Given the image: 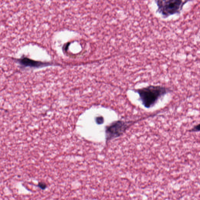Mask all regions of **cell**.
Segmentation results:
<instances>
[{"instance_id":"277c9868","label":"cell","mask_w":200,"mask_h":200,"mask_svg":"<svg viewBox=\"0 0 200 200\" xmlns=\"http://www.w3.org/2000/svg\"><path fill=\"white\" fill-rule=\"evenodd\" d=\"M20 63L21 65L25 66H29L31 67H38L43 65L42 63L39 62L38 61H35L29 59L27 58H24L19 60Z\"/></svg>"},{"instance_id":"5b68a950","label":"cell","mask_w":200,"mask_h":200,"mask_svg":"<svg viewBox=\"0 0 200 200\" xmlns=\"http://www.w3.org/2000/svg\"><path fill=\"white\" fill-rule=\"evenodd\" d=\"M97 122L98 124H101L104 122V119L102 117H99L97 119Z\"/></svg>"},{"instance_id":"7a4b0ae2","label":"cell","mask_w":200,"mask_h":200,"mask_svg":"<svg viewBox=\"0 0 200 200\" xmlns=\"http://www.w3.org/2000/svg\"><path fill=\"white\" fill-rule=\"evenodd\" d=\"M190 0H157L155 2L158 7L156 12L163 18L181 13L184 5Z\"/></svg>"},{"instance_id":"3957f363","label":"cell","mask_w":200,"mask_h":200,"mask_svg":"<svg viewBox=\"0 0 200 200\" xmlns=\"http://www.w3.org/2000/svg\"><path fill=\"white\" fill-rule=\"evenodd\" d=\"M129 123L123 121H118L112 123L107 127L105 136L107 141L117 138L122 135L128 128Z\"/></svg>"},{"instance_id":"52a82bcc","label":"cell","mask_w":200,"mask_h":200,"mask_svg":"<svg viewBox=\"0 0 200 200\" xmlns=\"http://www.w3.org/2000/svg\"><path fill=\"white\" fill-rule=\"evenodd\" d=\"M192 131H199V124L198 126H196L195 127H194V128H193L192 129H191Z\"/></svg>"},{"instance_id":"6da1fadb","label":"cell","mask_w":200,"mask_h":200,"mask_svg":"<svg viewBox=\"0 0 200 200\" xmlns=\"http://www.w3.org/2000/svg\"><path fill=\"white\" fill-rule=\"evenodd\" d=\"M133 90L138 93L142 105L148 108L153 106L159 99L170 91L167 87L159 85H150Z\"/></svg>"},{"instance_id":"8992f818","label":"cell","mask_w":200,"mask_h":200,"mask_svg":"<svg viewBox=\"0 0 200 200\" xmlns=\"http://www.w3.org/2000/svg\"><path fill=\"white\" fill-rule=\"evenodd\" d=\"M38 186L40 188H42V189H45V188L46 187V184L43 183H40Z\"/></svg>"}]
</instances>
